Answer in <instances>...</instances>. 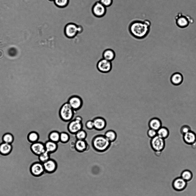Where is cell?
Here are the masks:
<instances>
[{"mask_svg":"<svg viewBox=\"0 0 196 196\" xmlns=\"http://www.w3.org/2000/svg\"><path fill=\"white\" fill-rule=\"evenodd\" d=\"M148 20L142 21L136 20L130 24L129 30L132 36L138 39H142L146 37L149 33L151 26Z\"/></svg>","mask_w":196,"mask_h":196,"instance_id":"cell-1","label":"cell"},{"mask_svg":"<svg viewBox=\"0 0 196 196\" xmlns=\"http://www.w3.org/2000/svg\"><path fill=\"white\" fill-rule=\"evenodd\" d=\"M111 142L103 134H98L94 136L91 141V146L93 149L98 153L103 152L109 147Z\"/></svg>","mask_w":196,"mask_h":196,"instance_id":"cell-2","label":"cell"},{"mask_svg":"<svg viewBox=\"0 0 196 196\" xmlns=\"http://www.w3.org/2000/svg\"><path fill=\"white\" fill-rule=\"evenodd\" d=\"M75 111L67 102L63 103L60 107L59 112L60 118L63 122H69L72 120Z\"/></svg>","mask_w":196,"mask_h":196,"instance_id":"cell-3","label":"cell"},{"mask_svg":"<svg viewBox=\"0 0 196 196\" xmlns=\"http://www.w3.org/2000/svg\"><path fill=\"white\" fill-rule=\"evenodd\" d=\"M150 144L151 148L155 151H162L165 146V139L157 135L151 139Z\"/></svg>","mask_w":196,"mask_h":196,"instance_id":"cell-4","label":"cell"},{"mask_svg":"<svg viewBox=\"0 0 196 196\" xmlns=\"http://www.w3.org/2000/svg\"><path fill=\"white\" fill-rule=\"evenodd\" d=\"M67 102L75 112L80 109L83 104L82 99L77 95H73L70 97Z\"/></svg>","mask_w":196,"mask_h":196,"instance_id":"cell-5","label":"cell"},{"mask_svg":"<svg viewBox=\"0 0 196 196\" xmlns=\"http://www.w3.org/2000/svg\"><path fill=\"white\" fill-rule=\"evenodd\" d=\"M64 31L66 37L69 38H74L79 33V26L73 23H69L66 26Z\"/></svg>","mask_w":196,"mask_h":196,"instance_id":"cell-6","label":"cell"},{"mask_svg":"<svg viewBox=\"0 0 196 196\" xmlns=\"http://www.w3.org/2000/svg\"><path fill=\"white\" fill-rule=\"evenodd\" d=\"M69 122L67 128L68 131L70 134H75L79 131L82 129L83 124L82 122L74 119Z\"/></svg>","mask_w":196,"mask_h":196,"instance_id":"cell-7","label":"cell"},{"mask_svg":"<svg viewBox=\"0 0 196 196\" xmlns=\"http://www.w3.org/2000/svg\"><path fill=\"white\" fill-rule=\"evenodd\" d=\"M92 11L95 16L101 17L104 16L106 12V7L99 1L96 2L92 7Z\"/></svg>","mask_w":196,"mask_h":196,"instance_id":"cell-8","label":"cell"},{"mask_svg":"<svg viewBox=\"0 0 196 196\" xmlns=\"http://www.w3.org/2000/svg\"><path fill=\"white\" fill-rule=\"evenodd\" d=\"M97 67L100 72L104 73H107L112 69V63L111 62L103 58L98 62Z\"/></svg>","mask_w":196,"mask_h":196,"instance_id":"cell-9","label":"cell"},{"mask_svg":"<svg viewBox=\"0 0 196 196\" xmlns=\"http://www.w3.org/2000/svg\"><path fill=\"white\" fill-rule=\"evenodd\" d=\"M30 172L32 174L35 176L42 175L45 172L43 163L40 162L33 163L30 167Z\"/></svg>","mask_w":196,"mask_h":196,"instance_id":"cell-10","label":"cell"},{"mask_svg":"<svg viewBox=\"0 0 196 196\" xmlns=\"http://www.w3.org/2000/svg\"><path fill=\"white\" fill-rule=\"evenodd\" d=\"M43 164L45 172L48 173L54 172L57 168V164L56 161L52 158H50Z\"/></svg>","mask_w":196,"mask_h":196,"instance_id":"cell-11","label":"cell"},{"mask_svg":"<svg viewBox=\"0 0 196 196\" xmlns=\"http://www.w3.org/2000/svg\"><path fill=\"white\" fill-rule=\"evenodd\" d=\"M94 129L98 131H101L104 130L106 126V122L103 118L100 116H97L93 120Z\"/></svg>","mask_w":196,"mask_h":196,"instance_id":"cell-12","label":"cell"},{"mask_svg":"<svg viewBox=\"0 0 196 196\" xmlns=\"http://www.w3.org/2000/svg\"><path fill=\"white\" fill-rule=\"evenodd\" d=\"M175 19L176 25L180 28L186 27L190 23L189 17L180 13L177 15Z\"/></svg>","mask_w":196,"mask_h":196,"instance_id":"cell-13","label":"cell"},{"mask_svg":"<svg viewBox=\"0 0 196 196\" xmlns=\"http://www.w3.org/2000/svg\"><path fill=\"white\" fill-rule=\"evenodd\" d=\"M32 152L35 155H39L45 151L44 143L41 142H36L32 143L31 147Z\"/></svg>","mask_w":196,"mask_h":196,"instance_id":"cell-14","label":"cell"},{"mask_svg":"<svg viewBox=\"0 0 196 196\" xmlns=\"http://www.w3.org/2000/svg\"><path fill=\"white\" fill-rule=\"evenodd\" d=\"M74 148L77 152L82 153L88 150L89 147V145L85 140H76L75 143Z\"/></svg>","mask_w":196,"mask_h":196,"instance_id":"cell-15","label":"cell"},{"mask_svg":"<svg viewBox=\"0 0 196 196\" xmlns=\"http://www.w3.org/2000/svg\"><path fill=\"white\" fill-rule=\"evenodd\" d=\"M187 184V182L181 177H178L175 179L172 183L174 189L177 191H181L184 189Z\"/></svg>","mask_w":196,"mask_h":196,"instance_id":"cell-16","label":"cell"},{"mask_svg":"<svg viewBox=\"0 0 196 196\" xmlns=\"http://www.w3.org/2000/svg\"><path fill=\"white\" fill-rule=\"evenodd\" d=\"M183 139L186 144L192 145L196 141V134L191 130L183 135Z\"/></svg>","mask_w":196,"mask_h":196,"instance_id":"cell-17","label":"cell"},{"mask_svg":"<svg viewBox=\"0 0 196 196\" xmlns=\"http://www.w3.org/2000/svg\"><path fill=\"white\" fill-rule=\"evenodd\" d=\"M45 151L51 154L56 152L58 148L57 143L49 140L44 143Z\"/></svg>","mask_w":196,"mask_h":196,"instance_id":"cell-18","label":"cell"},{"mask_svg":"<svg viewBox=\"0 0 196 196\" xmlns=\"http://www.w3.org/2000/svg\"><path fill=\"white\" fill-rule=\"evenodd\" d=\"M162 122L159 118L154 117L151 118L148 122L149 128L157 131L162 126Z\"/></svg>","mask_w":196,"mask_h":196,"instance_id":"cell-19","label":"cell"},{"mask_svg":"<svg viewBox=\"0 0 196 196\" xmlns=\"http://www.w3.org/2000/svg\"><path fill=\"white\" fill-rule=\"evenodd\" d=\"M183 77L181 73L179 72H175L171 76L170 81L171 83L174 85H180L182 82Z\"/></svg>","mask_w":196,"mask_h":196,"instance_id":"cell-20","label":"cell"},{"mask_svg":"<svg viewBox=\"0 0 196 196\" xmlns=\"http://www.w3.org/2000/svg\"><path fill=\"white\" fill-rule=\"evenodd\" d=\"M11 144L3 142L0 144V153L4 155H7L12 150Z\"/></svg>","mask_w":196,"mask_h":196,"instance_id":"cell-21","label":"cell"},{"mask_svg":"<svg viewBox=\"0 0 196 196\" xmlns=\"http://www.w3.org/2000/svg\"><path fill=\"white\" fill-rule=\"evenodd\" d=\"M115 57V53L114 51L111 49H107L103 53V58L111 62L114 59Z\"/></svg>","mask_w":196,"mask_h":196,"instance_id":"cell-22","label":"cell"},{"mask_svg":"<svg viewBox=\"0 0 196 196\" xmlns=\"http://www.w3.org/2000/svg\"><path fill=\"white\" fill-rule=\"evenodd\" d=\"M157 135L165 139L167 138L169 135V131L166 127L162 126L157 131Z\"/></svg>","mask_w":196,"mask_h":196,"instance_id":"cell-23","label":"cell"},{"mask_svg":"<svg viewBox=\"0 0 196 196\" xmlns=\"http://www.w3.org/2000/svg\"><path fill=\"white\" fill-rule=\"evenodd\" d=\"M60 134V132L57 131H51L48 135L49 140L57 143L59 142Z\"/></svg>","mask_w":196,"mask_h":196,"instance_id":"cell-24","label":"cell"},{"mask_svg":"<svg viewBox=\"0 0 196 196\" xmlns=\"http://www.w3.org/2000/svg\"><path fill=\"white\" fill-rule=\"evenodd\" d=\"M110 142L114 141L116 139L117 134L114 130H109L106 131L103 134Z\"/></svg>","mask_w":196,"mask_h":196,"instance_id":"cell-25","label":"cell"},{"mask_svg":"<svg viewBox=\"0 0 196 196\" xmlns=\"http://www.w3.org/2000/svg\"><path fill=\"white\" fill-rule=\"evenodd\" d=\"M181 177L187 182L189 181L192 178L193 174L190 170H186L182 172Z\"/></svg>","mask_w":196,"mask_h":196,"instance_id":"cell-26","label":"cell"},{"mask_svg":"<svg viewBox=\"0 0 196 196\" xmlns=\"http://www.w3.org/2000/svg\"><path fill=\"white\" fill-rule=\"evenodd\" d=\"M70 136L69 134L66 132H60L59 142L62 143L66 144L70 141Z\"/></svg>","mask_w":196,"mask_h":196,"instance_id":"cell-27","label":"cell"},{"mask_svg":"<svg viewBox=\"0 0 196 196\" xmlns=\"http://www.w3.org/2000/svg\"><path fill=\"white\" fill-rule=\"evenodd\" d=\"M39 136L37 132H30L28 135V139L31 142L34 143L37 142L39 139Z\"/></svg>","mask_w":196,"mask_h":196,"instance_id":"cell-28","label":"cell"},{"mask_svg":"<svg viewBox=\"0 0 196 196\" xmlns=\"http://www.w3.org/2000/svg\"><path fill=\"white\" fill-rule=\"evenodd\" d=\"M76 140H85L87 136L86 131L82 129L78 132L75 134Z\"/></svg>","mask_w":196,"mask_h":196,"instance_id":"cell-29","label":"cell"},{"mask_svg":"<svg viewBox=\"0 0 196 196\" xmlns=\"http://www.w3.org/2000/svg\"><path fill=\"white\" fill-rule=\"evenodd\" d=\"M50 154L45 151L39 155V160L40 162L43 163L51 158Z\"/></svg>","mask_w":196,"mask_h":196,"instance_id":"cell-30","label":"cell"},{"mask_svg":"<svg viewBox=\"0 0 196 196\" xmlns=\"http://www.w3.org/2000/svg\"><path fill=\"white\" fill-rule=\"evenodd\" d=\"M2 139L3 142L11 144L14 140V137L12 134L7 133L3 135Z\"/></svg>","mask_w":196,"mask_h":196,"instance_id":"cell-31","label":"cell"},{"mask_svg":"<svg viewBox=\"0 0 196 196\" xmlns=\"http://www.w3.org/2000/svg\"><path fill=\"white\" fill-rule=\"evenodd\" d=\"M55 4L59 7H64L68 4L69 0H54Z\"/></svg>","mask_w":196,"mask_h":196,"instance_id":"cell-32","label":"cell"},{"mask_svg":"<svg viewBox=\"0 0 196 196\" xmlns=\"http://www.w3.org/2000/svg\"><path fill=\"white\" fill-rule=\"evenodd\" d=\"M191 130V128L190 126L188 125H185L181 127L180 131V133L183 135Z\"/></svg>","mask_w":196,"mask_h":196,"instance_id":"cell-33","label":"cell"},{"mask_svg":"<svg viewBox=\"0 0 196 196\" xmlns=\"http://www.w3.org/2000/svg\"><path fill=\"white\" fill-rule=\"evenodd\" d=\"M147 134L149 137L152 139L157 135V131L154 130L149 128L147 131Z\"/></svg>","mask_w":196,"mask_h":196,"instance_id":"cell-34","label":"cell"},{"mask_svg":"<svg viewBox=\"0 0 196 196\" xmlns=\"http://www.w3.org/2000/svg\"><path fill=\"white\" fill-rule=\"evenodd\" d=\"M85 126L86 128L89 130L94 129V126L93 120H89L86 122Z\"/></svg>","mask_w":196,"mask_h":196,"instance_id":"cell-35","label":"cell"},{"mask_svg":"<svg viewBox=\"0 0 196 196\" xmlns=\"http://www.w3.org/2000/svg\"><path fill=\"white\" fill-rule=\"evenodd\" d=\"M100 2L105 7L110 6L112 4L113 0H100Z\"/></svg>","mask_w":196,"mask_h":196,"instance_id":"cell-36","label":"cell"},{"mask_svg":"<svg viewBox=\"0 0 196 196\" xmlns=\"http://www.w3.org/2000/svg\"><path fill=\"white\" fill-rule=\"evenodd\" d=\"M74 119L79 121L82 122V118L80 116H77Z\"/></svg>","mask_w":196,"mask_h":196,"instance_id":"cell-37","label":"cell"},{"mask_svg":"<svg viewBox=\"0 0 196 196\" xmlns=\"http://www.w3.org/2000/svg\"><path fill=\"white\" fill-rule=\"evenodd\" d=\"M191 145H192L193 147L194 148L196 147V141Z\"/></svg>","mask_w":196,"mask_h":196,"instance_id":"cell-38","label":"cell"},{"mask_svg":"<svg viewBox=\"0 0 196 196\" xmlns=\"http://www.w3.org/2000/svg\"><path fill=\"white\" fill-rule=\"evenodd\" d=\"M49 0L51 1H54V0Z\"/></svg>","mask_w":196,"mask_h":196,"instance_id":"cell-39","label":"cell"}]
</instances>
